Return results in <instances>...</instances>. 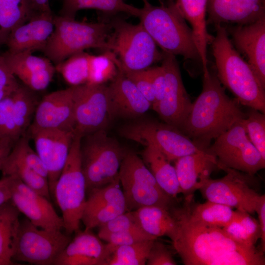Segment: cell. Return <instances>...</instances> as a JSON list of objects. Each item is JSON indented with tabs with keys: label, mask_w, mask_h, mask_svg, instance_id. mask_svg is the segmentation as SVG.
<instances>
[{
	"label": "cell",
	"mask_w": 265,
	"mask_h": 265,
	"mask_svg": "<svg viewBox=\"0 0 265 265\" xmlns=\"http://www.w3.org/2000/svg\"><path fill=\"white\" fill-rule=\"evenodd\" d=\"M170 211L179 227L173 246L185 265H264L263 253L244 245L220 228L198 225L189 221L181 209Z\"/></svg>",
	"instance_id": "obj_1"
},
{
	"label": "cell",
	"mask_w": 265,
	"mask_h": 265,
	"mask_svg": "<svg viewBox=\"0 0 265 265\" xmlns=\"http://www.w3.org/2000/svg\"><path fill=\"white\" fill-rule=\"evenodd\" d=\"M236 99L229 98L209 69L203 72V89L192 103L182 132L208 149L215 139L246 117Z\"/></svg>",
	"instance_id": "obj_2"
},
{
	"label": "cell",
	"mask_w": 265,
	"mask_h": 265,
	"mask_svg": "<svg viewBox=\"0 0 265 265\" xmlns=\"http://www.w3.org/2000/svg\"><path fill=\"white\" fill-rule=\"evenodd\" d=\"M215 26L216 35L211 44L217 78L240 104L265 113V88L234 48L227 29L221 24Z\"/></svg>",
	"instance_id": "obj_3"
},
{
	"label": "cell",
	"mask_w": 265,
	"mask_h": 265,
	"mask_svg": "<svg viewBox=\"0 0 265 265\" xmlns=\"http://www.w3.org/2000/svg\"><path fill=\"white\" fill-rule=\"evenodd\" d=\"M159 3H144L138 17L139 23L162 52L200 61L192 29L175 0H159Z\"/></svg>",
	"instance_id": "obj_4"
},
{
	"label": "cell",
	"mask_w": 265,
	"mask_h": 265,
	"mask_svg": "<svg viewBox=\"0 0 265 265\" xmlns=\"http://www.w3.org/2000/svg\"><path fill=\"white\" fill-rule=\"evenodd\" d=\"M53 20V31L42 52L54 65L88 49L110 51V21L86 22L60 15Z\"/></svg>",
	"instance_id": "obj_5"
},
{
	"label": "cell",
	"mask_w": 265,
	"mask_h": 265,
	"mask_svg": "<svg viewBox=\"0 0 265 265\" xmlns=\"http://www.w3.org/2000/svg\"><path fill=\"white\" fill-rule=\"evenodd\" d=\"M126 151L105 129L81 137L80 160L86 192L103 187L118 177Z\"/></svg>",
	"instance_id": "obj_6"
},
{
	"label": "cell",
	"mask_w": 265,
	"mask_h": 265,
	"mask_svg": "<svg viewBox=\"0 0 265 265\" xmlns=\"http://www.w3.org/2000/svg\"><path fill=\"white\" fill-rule=\"evenodd\" d=\"M110 21V51L116 56L115 61L118 69L144 70L161 61L162 52L140 23L132 24L118 18Z\"/></svg>",
	"instance_id": "obj_7"
},
{
	"label": "cell",
	"mask_w": 265,
	"mask_h": 265,
	"mask_svg": "<svg viewBox=\"0 0 265 265\" xmlns=\"http://www.w3.org/2000/svg\"><path fill=\"white\" fill-rule=\"evenodd\" d=\"M82 136L75 134L66 163L56 182L53 197L61 211L65 233L78 231L86 201V182L80 160Z\"/></svg>",
	"instance_id": "obj_8"
},
{
	"label": "cell",
	"mask_w": 265,
	"mask_h": 265,
	"mask_svg": "<svg viewBox=\"0 0 265 265\" xmlns=\"http://www.w3.org/2000/svg\"><path fill=\"white\" fill-rule=\"evenodd\" d=\"M118 176L127 212L150 206L169 210L173 207L174 198L160 187L143 160L135 153L127 152L122 161Z\"/></svg>",
	"instance_id": "obj_9"
},
{
	"label": "cell",
	"mask_w": 265,
	"mask_h": 265,
	"mask_svg": "<svg viewBox=\"0 0 265 265\" xmlns=\"http://www.w3.org/2000/svg\"><path fill=\"white\" fill-rule=\"evenodd\" d=\"M121 135L145 146H152L169 161L208 149L192 140L177 128L166 123L141 121L123 127Z\"/></svg>",
	"instance_id": "obj_10"
},
{
	"label": "cell",
	"mask_w": 265,
	"mask_h": 265,
	"mask_svg": "<svg viewBox=\"0 0 265 265\" xmlns=\"http://www.w3.org/2000/svg\"><path fill=\"white\" fill-rule=\"evenodd\" d=\"M71 238L62 231L37 227L27 218L20 221L13 260L37 265H51Z\"/></svg>",
	"instance_id": "obj_11"
},
{
	"label": "cell",
	"mask_w": 265,
	"mask_h": 265,
	"mask_svg": "<svg viewBox=\"0 0 265 265\" xmlns=\"http://www.w3.org/2000/svg\"><path fill=\"white\" fill-rule=\"evenodd\" d=\"M208 150L216 157L218 167L254 175L265 167V159L249 140L240 121L216 138Z\"/></svg>",
	"instance_id": "obj_12"
},
{
	"label": "cell",
	"mask_w": 265,
	"mask_h": 265,
	"mask_svg": "<svg viewBox=\"0 0 265 265\" xmlns=\"http://www.w3.org/2000/svg\"><path fill=\"white\" fill-rule=\"evenodd\" d=\"M73 87L75 134L82 137L105 129L111 119L108 86L85 83Z\"/></svg>",
	"instance_id": "obj_13"
},
{
	"label": "cell",
	"mask_w": 265,
	"mask_h": 265,
	"mask_svg": "<svg viewBox=\"0 0 265 265\" xmlns=\"http://www.w3.org/2000/svg\"><path fill=\"white\" fill-rule=\"evenodd\" d=\"M218 169L226 175L218 179H209L199 189L203 197L239 211L254 213L261 195L249 185L248 177L250 175L223 166Z\"/></svg>",
	"instance_id": "obj_14"
},
{
	"label": "cell",
	"mask_w": 265,
	"mask_h": 265,
	"mask_svg": "<svg viewBox=\"0 0 265 265\" xmlns=\"http://www.w3.org/2000/svg\"><path fill=\"white\" fill-rule=\"evenodd\" d=\"M161 61L165 76L163 97L153 109L166 124L182 132L192 103L183 83L176 56L163 52Z\"/></svg>",
	"instance_id": "obj_15"
},
{
	"label": "cell",
	"mask_w": 265,
	"mask_h": 265,
	"mask_svg": "<svg viewBox=\"0 0 265 265\" xmlns=\"http://www.w3.org/2000/svg\"><path fill=\"white\" fill-rule=\"evenodd\" d=\"M26 133L34 141L36 152L48 172L51 197L56 182L66 163L75 133L57 129L28 130Z\"/></svg>",
	"instance_id": "obj_16"
},
{
	"label": "cell",
	"mask_w": 265,
	"mask_h": 265,
	"mask_svg": "<svg viewBox=\"0 0 265 265\" xmlns=\"http://www.w3.org/2000/svg\"><path fill=\"white\" fill-rule=\"evenodd\" d=\"M73 87L57 90L39 101L28 129H57L74 132Z\"/></svg>",
	"instance_id": "obj_17"
},
{
	"label": "cell",
	"mask_w": 265,
	"mask_h": 265,
	"mask_svg": "<svg viewBox=\"0 0 265 265\" xmlns=\"http://www.w3.org/2000/svg\"><path fill=\"white\" fill-rule=\"evenodd\" d=\"M88 193L81 218L86 229L99 227L127 212L119 176L111 183Z\"/></svg>",
	"instance_id": "obj_18"
},
{
	"label": "cell",
	"mask_w": 265,
	"mask_h": 265,
	"mask_svg": "<svg viewBox=\"0 0 265 265\" xmlns=\"http://www.w3.org/2000/svg\"><path fill=\"white\" fill-rule=\"evenodd\" d=\"M10 201L35 226L51 231H62L64 222L50 200L38 194L18 178Z\"/></svg>",
	"instance_id": "obj_19"
},
{
	"label": "cell",
	"mask_w": 265,
	"mask_h": 265,
	"mask_svg": "<svg viewBox=\"0 0 265 265\" xmlns=\"http://www.w3.org/2000/svg\"><path fill=\"white\" fill-rule=\"evenodd\" d=\"M1 55L13 75L36 92L48 87L56 71L55 65L49 58L33 55L30 52L7 51Z\"/></svg>",
	"instance_id": "obj_20"
},
{
	"label": "cell",
	"mask_w": 265,
	"mask_h": 265,
	"mask_svg": "<svg viewBox=\"0 0 265 265\" xmlns=\"http://www.w3.org/2000/svg\"><path fill=\"white\" fill-rule=\"evenodd\" d=\"M85 229L78 233L55 260L53 265H106L116 246L104 244Z\"/></svg>",
	"instance_id": "obj_21"
},
{
	"label": "cell",
	"mask_w": 265,
	"mask_h": 265,
	"mask_svg": "<svg viewBox=\"0 0 265 265\" xmlns=\"http://www.w3.org/2000/svg\"><path fill=\"white\" fill-rule=\"evenodd\" d=\"M229 29L237 49L246 57L247 63L265 88V17Z\"/></svg>",
	"instance_id": "obj_22"
},
{
	"label": "cell",
	"mask_w": 265,
	"mask_h": 265,
	"mask_svg": "<svg viewBox=\"0 0 265 265\" xmlns=\"http://www.w3.org/2000/svg\"><path fill=\"white\" fill-rule=\"evenodd\" d=\"M53 13L37 12L27 22L13 29L5 42L11 53L43 49L54 27Z\"/></svg>",
	"instance_id": "obj_23"
},
{
	"label": "cell",
	"mask_w": 265,
	"mask_h": 265,
	"mask_svg": "<svg viewBox=\"0 0 265 265\" xmlns=\"http://www.w3.org/2000/svg\"><path fill=\"white\" fill-rule=\"evenodd\" d=\"M108 87L111 119L117 117H136L144 114L152 106L135 85L118 69Z\"/></svg>",
	"instance_id": "obj_24"
},
{
	"label": "cell",
	"mask_w": 265,
	"mask_h": 265,
	"mask_svg": "<svg viewBox=\"0 0 265 265\" xmlns=\"http://www.w3.org/2000/svg\"><path fill=\"white\" fill-rule=\"evenodd\" d=\"M181 193L192 198L210 179L211 173L218 169L216 157L208 150L181 157L175 160Z\"/></svg>",
	"instance_id": "obj_25"
},
{
	"label": "cell",
	"mask_w": 265,
	"mask_h": 265,
	"mask_svg": "<svg viewBox=\"0 0 265 265\" xmlns=\"http://www.w3.org/2000/svg\"><path fill=\"white\" fill-rule=\"evenodd\" d=\"M207 13L215 25L248 24L265 17V0H208Z\"/></svg>",
	"instance_id": "obj_26"
},
{
	"label": "cell",
	"mask_w": 265,
	"mask_h": 265,
	"mask_svg": "<svg viewBox=\"0 0 265 265\" xmlns=\"http://www.w3.org/2000/svg\"><path fill=\"white\" fill-rule=\"evenodd\" d=\"M176 4L185 19L190 24L203 69L208 68L207 46L213 36L207 28L208 0H175Z\"/></svg>",
	"instance_id": "obj_27"
},
{
	"label": "cell",
	"mask_w": 265,
	"mask_h": 265,
	"mask_svg": "<svg viewBox=\"0 0 265 265\" xmlns=\"http://www.w3.org/2000/svg\"><path fill=\"white\" fill-rule=\"evenodd\" d=\"M141 229L156 238L168 237L172 242L177 238L179 227L177 221L170 210L150 206L132 211Z\"/></svg>",
	"instance_id": "obj_28"
},
{
	"label": "cell",
	"mask_w": 265,
	"mask_h": 265,
	"mask_svg": "<svg viewBox=\"0 0 265 265\" xmlns=\"http://www.w3.org/2000/svg\"><path fill=\"white\" fill-rule=\"evenodd\" d=\"M181 210L185 217L194 224L220 228L228 225L237 213V210L229 206L208 200L193 205L188 203Z\"/></svg>",
	"instance_id": "obj_29"
},
{
	"label": "cell",
	"mask_w": 265,
	"mask_h": 265,
	"mask_svg": "<svg viewBox=\"0 0 265 265\" xmlns=\"http://www.w3.org/2000/svg\"><path fill=\"white\" fill-rule=\"evenodd\" d=\"M142 156L160 187L169 196L176 198L181 190L175 167L170 161L160 151L151 145L145 146Z\"/></svg>",
	"instance_id": "obj_30"
},
{
	"label": "cell",
	"mask_w": 265,
	"mask_h": 265,
	"mask_svg": "<svg viewBox=\"0 0 265 265\" xmlns=\"http://www.w3.org/2000/svg\"><path fill=\"white\" fill-rule=\"evenodd\" d=\"M10 200L0 206V265H13V256L20 220Z\"/></svg>",
	"instance_id": "obj_31"
},
{
	"label": "cell",
	"mask_w": 265,
	"mask_h": 265,
	"mask_svg": "<svg viewBox=\"0 0 265 265\" xmlns=\"http://www.w3.org/2000/svg\"><path fill=\"white\" fill-rule=\"evenodd\" d=\"M33 0H0V45L11 31L36 13Z\"/></svg>",
	"instance_id": "obj_32"
},
{
	"label": "cell",
	"mask_w": 265,
	"mask_h": 265,
	"mask_svg": "<svg viewBox=\"0 0 265 265\" xmlns=\"http://www.w3.org/2000/svg\"><path fill=\"white\" fill-rule=\"evenodd\" d=\"M84 9L97 10L106 15L124 13L137 18L141 11L124 0H63L59 15L74 19L79 11Z\"/></svg>",
	"instance_id": "obj_33"
},
{
	"label": "cell",
	"mask_w": 265,
	"mask_h": 265,
	"mask_svg": "<svg viewBox=\"0 0 265 265\" xmlns=\"http://www.w3.org/2000/svg\"><path fill=\"white\" fill-rule=\"evenodd\" d=\"M34 91L21 84L12 95L13 114L18 137L26 134L40 100Z\"/></svg>",
	"instance_id": "obj_34"
},
{
	"label": "cell",
	"mask_w": 265,
	"mask_h": 265,
	"mask_svg": "<svg viewBox=\"0 0 265 265\" xmlns=\"http://www.w3.org/2000/svg\"><path fill=\"white\" fill-rule=\"evenodd\" d=\"M0 171L3 176L16 177L29 188L50 200L48 179L24 163L7 157Z\"/></svg>",
	"instance_id": "obj_35"
},
{
	"label": "cell",
	"mask_w": 265,
	"mask_h": 265,
	"mask_svg": "<svg viewBox=\"0 0 265 265\" xmlns=\"http://www.w3.org/2000/svg\"><path fill=\"white\" fill-rule=\"evenodd\" d=\"M222 229L236 241L248 246H255L260 238L259 222L250 213L238 210L234 218Z\"/></svg>",
	"instance_id": "obj_36"
},
{
	"label": "cell",
	"mask_w": 265,
	"mask_h": 265,
	"mask_svg": "<svg viewBox=\"0 0 265 265\" xmlns=\"http://www.w3.org/2000/svg\"><path fill=\"white\" fill-rule=\"evenodd\" d=\"M155 239L116 246L106 265H144Z\"/></svg>",
	"instance_id": "obj_37"
},
{
	"label": "cell",
	"mask_w": 265,
	"mask_h": 265,
	"mask_svg": "<svg viewBox=\"0 0 265 265\" xmlns=\"http://www.w3.org/2000/svg\"><path fill=\"white\" fill-rule=\"evenodd\" d=\"M89 55L84 51L75 53L55 65V70L70 86L87 83Z\"/></svg>",
	"instance_id": "obj_38"
},
{
	"label": "cell",
	"mask_w": 265,
	"mask_h": 265,
	"mask_svg": "<svg viewBox=\"0 0 265 265\" xmlns=\"http://www.w3.org/2000/svg\"><path fill=\"white\" fill-rule=\"evenodd\" d=\"M115 57V53L109 51L98 55L90 54L87 83L101 84L112 80L118 72Z\"/></svg>",
	"instance_id": "obj_39"
},
{
	"label": "cell",
	"mask_w": 265,
	"mask_h": 265,
	"mask_svg": "<svg viewBox=\"0 0 265 265\" xmlns=\"http://www.w3.org/2000/svg\"><path fill=\"white\" fill-rule=\"evenodd\" d=\"M12 95L0 101V153L7 157L19 139L13 118Z\"/></svg>",
	"instance_id": "obj_40"
},
{
	"label": "cell",
	"mask_w": 265,
	"mask_h": 265,
	"mask_svg": "<svg viewBox=\"0 0 265 265\" xmlns=\"http://www.w3.org/2000/svg\"><path fill=\"white\" fill-rule=\"evenodd\" d=\"M29 136L26 133L15 143L8 157L26 164L48 179V172L43 161L29 144Z\"/></svg>",
	"instance_id": "obj_41"
},
{
	"label": "cell",
	"mask_w": 265,
	"mask_h": 265,
	"mask_svg": "<svg viewBox=\"0 0 265 265\" xmlns=\"http://www.w3.org/2000/svg\"><path fill=\"white\" fill-rule=\"evenodd\" d=\"M240 122L249 140L265 159V113L251 108Z\"/></svg>",
	"instance_id": "obj_42"
},
{
	"label": "cell",
	"mask_w": 265,
	"mask_h": 265,
	"mask_svg": "<svg viewBox=\"0 0 265 265\" xmlns=\"http://www.w3.org/2000/svg\"><path fill=\"white\" fill-rule=\"evenodd\" d=\"M98 237L100 239L115 246L127 245L145 240L157 239L142 230H131L116 232L99 231Z\"/></svg>",
	"instance_id": "obj_43"
},
{
	"label": "cell",
	"mask_w": 265,
	"mask_h": 265,
	"mask_svg": "<svg viewBox=\"0 0 265 265\" xmlns=\"http://www.w3.org/2000/svg\"><path fill=\"white\" fill-rule=\"evenodd\" d=\"M142 230L132 211L126 212L99 227V231L116 232Z\"/></svg>",
	"instance_id": "obj_44"
},
{
	"label": "cell",
	"mask_w": 265,
	"mask_h": 265,
	"mask_svg": "<svg viewBox=\"0 0 265 265\" xmlns=\"http://www.w3.org/2000/svg\"><path fill=\"white\" fill-rule=\"evenodd\" d=\"M122 71L152 106L155 102L154 92L147 70Z\"/></svg>",
	"instance_id": "obj_45"
},
{
	"label": "cell",
	"mask_w": 265,
	"mask_h": 265,
	"mask_svg": "<svg viewBox=\"0 0 265 265\" xmlns=\"http://www.w3.org/2000/svg\"><path fill=\"white\" fill-rule=\"evenodd\" d=\"M20 83L0 54V101L11 96Z\"/></svg>",
	"instance_id": "obj_46"
},
{
	"label": "cell",
	"mask_w": 265,
	"mask_h": 265,
	"mask_svg": "<svg viewBox=\"0 0 265 265\" xmlns=\"http://www.w3.org/2000/svg\"><path fill=\"white\" fill-rule=\"evenodd\" d=\"M146 264L148 265H177L170 251L162 243L155 239L150 250Z\"/></svg>",
	"instance_id": "obj_47"
},
{
	"label": "cell",
	"mask_w": 265,
	"mask_h": 265,
	"mask_svg": "<svg viewBox=\"0 0 265 265\" xmlns=\"http://www.w3.org/2000/svg\"><path fill=\"white\" fill-rule=\"evenodd\" d=\"M147 70L153 88L155 102L152 106L154 107L162 99L165 88V76L162 66L151 67Z\"/></svg>",
	"instance_id": "obj_48"
},
{
	"label": "cell",
	"mask_w": 265,
	"mask_h": 265,
	"mask_svg": "<svg viewBox=\"0 0 265 265\" xmlns=\"http://www.w3.org/2000/svg\"><path fill=\"white\" fill-rule=\"evenodd\" d=\"M18 178L5 176L0 179V206L11 200Z\"/></svg>",
	"instance_id": "obj_49"
},
{
	"label": "cell",
	"mask_w": 265,
	"mask_h": 265,
	"mask_svg": "<svg viewBox=\"0 0 265 265\" xmlns=\"http://www.w3.org/2000/svg\"><path fill=\"white\" fill-rule=\"evenodd\" d=\"M255 212L258 216L261 231V251L263 252L265 249V196L264 194L261 195L257 202Z\"/></svg>",
	"instance_id": "obj_50"
},
{
	"label": "cell",
	"mask_w": 265,
	"mask_h": 265,
	"mask_svg": "<svg viewBox=\"0 0 265 265\" xmlns=\"http://www.w3.org/2000/svg\"><path fill=\"white\" fill-rule=\"evenodd\" d=\"M37 12L52 13L49 0H33Z\"/></svg>",
	"instance_id": "obj_51"
},
{
	"label": "cell",
	"mask_w": 265,
	"mask_h": 265,
	"mask_svg": "<svg viewBox=\"0 0 265 265\" xmlns=\"http://www.w3.org/2000/svg\"><path fill=\"white\" fill-rule=\"evenodd\" d=\"M7 157L4 156L0 153V170H1L3 164L5 160H6Z\"/></svg>",
	"instance_id": "obj_52"
},
{
	"label": "cell",
	"mask_w": 265,
	"mask_h": 265,
	"mask_svg": "<svg viewBox=\"0 0 265 265\" xmlns=\"http://www.w3.org/2000/svg\"><path fill=\"white\" fill-rule=\"evenodd\" d=\"M144 3L148 1V0H142Z\"/></svg>",
	"instance_id": "obj_53"
}]
</instances>
